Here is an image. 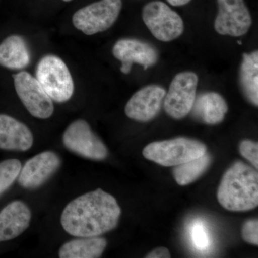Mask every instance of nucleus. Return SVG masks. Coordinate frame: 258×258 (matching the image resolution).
Listing matches in <instances>:
<instances>
[{
    "label": "nucleus",
    "instance_id": "39448f33",
    "mask_svg": "<svg viewBox=\"0 0 258 258\" xmlns=\"http://www.w3.org/2000/svg\"><path fill=\"white\" fill-rule=\"evenodd\" d=\"M142 18L151 33L160 41H172L184 32L182 18L163 2L153 1L146 5Z\"/></svg>",
    "mask_w": 258,
    "mask_h": 258
},
{
    "label": "nucleus",
    "instance_id": "f257e3e1",
    "mask_svg": "<svg viewBox=\"0 0 258 258\" xmlns=\"http://www.w3.org/2000/svg\"><path fill=\"white\" fill-rule=\"evenodd\" d=\"M120 214L116 200L98 188L68 204L61 215V225L74 237H97L115 229Z\"/></svg>",
    "mask_w": 258,
    "mask_h": 258
},
{
    "label": "nucleus",
    "instance_id": "9b49d317",
    "mask_svg": "<svg viewBox=\"0 0 258 258\" xmlns=\"http://www.w3.org/2000/svg\"><path fill=\"white\" fill-rule=\"evenodd\" d=\"M113 55L121 62L120 71L128 74L134 63L143 66L144 70L155 66L159 60V52L155 47L137 39H121L115 42Z\"/></svg>",
    "mask_w": 258,
    "mask_h": 258
},
{
    "label": "nucleus",
    "instance_id": "393cba45",
    "mask_svg": "<svg viewBox=\"0 0 258 258\" xmlns=\"http://www.w3.org/2000/svg\"><path fill=\"white\" fill-rule=\"evenodd\" d=\"M170 257V252H169V249L164 247H158L146 256V257L147 258H169Z\"/></svg>",
    "mask_w": 258,
    "mask_h": 258
},
{
    "label": "nucleus",
    "instance_id": "5701e85b",
    "mask_svg": "<svg viewBox=\"0 0 258 258\" xmlns=\"http://www.w3.org/2000/svg\"><path fill=\"white\" fill-rule=\"evenodd\" d=\"M191 238L195 245L198 248H208L210 244V238L206 229L201 223H196L191 228Z\"/></svg>",
    "mask_w": 258,
    "mask_h": 258
},
{
    "label": "nucleus",
    "instance_id": "412c9836",
    "mask_svg": "<svg viewBox=\"0 0 258 258\" xmlns=\"http://www.w3.org/2000/svg\"><path fill=\"white\" fill-rule=\"evenodd\" d=\"M21 168L18 159H7L0 162V196L18 179Z\"/></svg>",
    "mask_w": 258,
    "mask_h": 258
},
{
    "label": "nucleus",
    "instance_id": "ddd939ff",
    "mask_svg": "<svg viewBox=\"0 0 258 258\" xmlns=\"http://www.w3.org/2000/svg\"><path fill=\"white\" fill-rule=\"evenodd\" d=\"M164 88L149 85L134 93L125 107V113L131 119L148 122L160 111L166 95Z\"/></svg>",
    "mask_w": 258,
    "mask_h": 258
},
{
    "label": "nucleus",
    "instance_id": "2eb2a0df",
    "mask_svg": "<svg viewBox=\"0 0 258 258\" xmlns=\"http://www.w3.org/2000/svg\"><path fill=\"white\" fill-rule=\"evenodd\" d=\"M33 142V135L27 125L10 115H0V149L26 152Z\"/></svg>",
    "mask_w": 258,
    "mask_h": 258
},
{
    "label": "nucleus",
    "instance_id": "9d476101",
    "mask_svg": "<svg viewBox=\"0 0 258 258\" xmlns=\"http://www.w3.org/2000/svg\"><path fill=\"white\" fill-rule=\"evenodd\" d=\"M218 13L215 20L217 33L240 37L249 31L252 18L244 0H217Z\"/></svg>",
    "mask_w": 258,
    "mask_h": 258
},
{
    "label": "nucleus",
    "instance_id": "0eeeda50",
    "mask_svg": "<svg viewBox=\"0 0 258 258\" xmlns=\"http://www.w3.org/2000/svg\"><path fill=\"white\" fill-rule=\"evenodd\" d=\"M62 143L70 152L86 159L101 161L108 157L106 145L84 120H75L69 125L62 135Z\"/></svg>",
    "mask_w": 258,
    "mask_h": 258
},
{
    "label": "nucleus",
    "instance_id": "bb28decb",
    "mask_svg": "<svg viewBox=\"0 0 258 258\" xmlns=\"http://www.w3.org/2000/svg\"><path fill=\"white\" fill-rule=\"evenodd\" d=\"M64 2H70L71 1V0H63Z\"/></svg>",
    "mask_w": 258,
    "mask_h": 258
},
{
    "label": "nucleus",
    "instance_id": "4468645a",
    "mask_svg": "<svg viewBox=\"0 0 258 258\" xmlns=\"http://www.w3.org/2000/svg\"><path fill=\"white\" fill-rule=\"evenodd\" d=\"M32 214L22 201L13 202L0 212V242L16 238L30 226Z\"/></svg>",
    "mask_w": 258,
    "mask_h": 258
},
{
    "label": "nucleus",
    "instance_id": "6e6552de",
    "mask_svg": "<svg viewBox=\"0 0 258 258\" xmlns=\"http://www.w3.org/2000/svg\"><path fill=\"white\" fill-rule=\"evenodd\" d=\"M198 85L195 73L184 71L176 75L163 101L166 113L176 120L189 114L197 97Z\"/></svg>",
    "mask_w": 258,
    "mask_h": 258
},
{
    "label": "nucleus",
    "instance_id": "f03ea898",
    "mask_svg": "<svg viewBox=\"0 0 258 258\" xmlns=\"http://www.w3.org/2000/svg\"><path fill=\"white\" fill-rule=\"evenodd\" d=\"M217 200L230 211H248L257 208V171L241 161L236 162L224 174L217 191Z\"/></svg>",
    "mask_w": 258,
    "mask_h": 258
},
{
    "label": "nucleus",
    "instance_id": "f3484780",
    "mask_svg": "<svg viewBox=\"0 0 258 258\" xmlns=\"http://www.w3.org/2000/svg\"><path fill=\"white\" fill-rule=\"evenodd\" d=\"M107 246L103 237H80L70 240L59 249L60 258H98L101 257Z\"/></svg>",
    "mask_w": 258,
    "mask_h": 258
},
{
    "label": "nucleus",
    "instance_id": "1a4fd4ad",
    "mask_svg": "<svg viewBox=\"0 0 258 258\" xmlns=\"http://www.w3.org/2000/svg\"><path fill=\"white\" fill-rule=\"evenodd\" d=\"M15 90L29 113L40 119H47L53 114L52 100L40 83L27 72L14 75Z\"/></svg>",
    "mask_w": 258,
    "mask_h": 258
},
{
    "label": "nucleus",
    "instance_id": "a211bd4d",
    "mask_svg": "<svg viewBox=\"0 0 258 258\" xmlns=\"http://www.w3.org/2000/svg\"><path fill=\"white\" fill-rule=\"evenodd\" d=\"M239 85L244 97L254 106L258 105V52L243 53L239 71Z\"/></svg>",
    "mask_w": 258,
    "mask_h": 258
},
{
    "label": "nucleus",
    "instance_id": "423d86ee",
    "mask_svg": "<svg viewBox=\"0 0 258 258\" xmlns=\"http://www.w3.org/2000/svg\"><path fill=\"white\" fill-rule=\"evenodd\" d=\"M121 8V0H101L78 10L73 17V23L86 35H94L111 28Z\"/></svg>",
    "mask_w": 258,
    "mask_h": 258
},
{
    "label": "nucleus",
    "instance_id": "20e7f679",
    "mask_svg": "<svg viewBox=\"0 0 258 258\" xmlns=\"http://www.w3.org/2000/svg\"><path fill=\"white\" fill-rule=\"evenodd\" d=\"M36 79L51 99L64 103L71 99L74 92L72 76L60 57L47 55L37 64Z\"/></svg>",
    "mask_w": 258,
    "mask_h": 258
},
{
    "label": "nucleus",
    "instance_id": "dca6fc26",
    "mask_svg": "<svg viewBox=\"0 0 258 258\" xmlns=\"http://www.w3.org/2000/svg\"><path fill=\"white\" fill-rule=\"evenodd\" d=\"M227 111L225 98L215 92L204 93L197 96L191 110L195 118L208 125L221 123Z\"/></svg>",
    "mask_w": 258,
    "mask_h": 258
},
{
    "label": "nucleus",
    "instance_id": "b1692460",
    "mask_svg": "<svg viewBox=\"0 0 258 258\" xmlns=\"http://www.w3.org/2000/svg\"><path fill=\"white\" fill-rule=\"evenodd\" d=\"M243 240L248 243L258 244V222L257 220H249L244 223L242 230Z\"/></svg>",
    "mask_w": 258,
    "mask_h": 258
},
{
    "label": "nucleus",
    "instance_id": "6ab92c4d",
    "mask_svg": "<svg viewBox=\"0 0 258 258\" xmlns=\"http://www.w3.org/2000/svg\"><path fill=\"white\" fill-rule=\"evenodd\" d=\"M30 54L21 37L13 35L0 44V64L10 69H22L30 62Z\"/></svg>",
    "mask_w": 258,
    "mask_h": 258
},
{
    "label": "nucleus",
    "instance_id": "a878e982",
    "mask_svg": "<svg viewBox=\"0 0 258 258\" xmlns=\"http://www.w3.org/2000/svg\"><path fill=\"white\" fill-rule=\"evenodd\" d=\"M166 1L172 6L179 7L188 4L191 0H166Z\"/></svg>",
    "mask_w": 258,
    "mask_h": 258
},
{
    "label": "nucleus",
    "instance_id": "aec40b11",
    "mask_svg": "<svg viewBox=\"0 0 258 258\" xmlns=\"http://www.w3.org/2000/svg\"><path fill=\"white\" fill-rule=\"evenodd\" d=\"M210 162L211 157L206 152L201 157L176 166L173 174L176 183L180 186L191 184L207 170Z\"/></svg>",
    "mask_w": 258,
    "mask_h": 258
},
{
    "label": "nucleus",
    "instance_id": "7ed1b4c3",
    "mask_svg": "<svg viewBox=\"0 0 258 258\" xmlns=\"http://www.w3.org/2000/svg\"><path fill=\"white\" fill-rule=\"evenodd\" d=\"M206 151V147L202 142L179 137L148 144L144 149L143 155L161 166H176L201 157Z\"/></svg>",
    "mask_w": 258,
    "mask_h": 258
},
{
    "label": "nucleus",
    "instance_id": "f8f14e48",
    "mask_svg": "<svg viewBox=\"0 0 258 258\" xmlns=\"http://www.w3.org/2000/svg\"><path fill=\"white\" fill-rule=\"evenodd\" d=\"M60 165V158L56 153L51 151L40 153L22 166L18 178L19 184L25 189H37L52 177Z\"/></svg>",
    "mask_w": 258,
    "mask_h": 258
},
{
    "label": "nucleus",
    "instance_id": "4be33fe9",
    "mask_svg": "<svg viewBox=\"0 0 258 258\" xmlns=\"http://www.w3.org/2000/svg\"><path fill=\"white\" fill-rule=\"evenodd\" d=\"M241 155L248 160L254 166L258 168V144L250 140H244L240 145Z\"/></svg>",
    "mask_w": 258,
    "mask_h": 258
}]
</instances>
